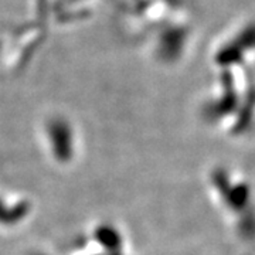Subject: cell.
Returning a JSON list of instances; mask_svg holds the SVG:
<instances>
[{
    "instance_id": "obj_1",
    "label": "cell",
    "mask_w": 255,
    "mask_h": 255,
    "mask_svg": "<svg viewBox=\"0 0 255 255\" xmlns=\"http://www.w3.org/2000/svg\"><path fill=\"white\" fill-rule=\"evenodd\" d=\"M214 182L219 187L221 196L224 197V200L227 201V204L234 210V211H238V210H243L248 204V199H250V190L247 189V186L244 184H230L228 179L226 177L224 173H217L214 174Z\"/></svg>"
}]
</instances>
